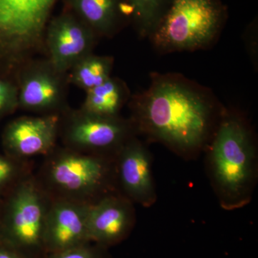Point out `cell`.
<instances>
[{"mask_svg":"<svg viewBox=\"0 0 258 258\" xmlns=\"http://www.w3.org/2000/svg\"><path fill=\"white\" fill-rule=\"evenodd\" d=\"M45 157L35 176L52 199L92 205L107 195L119 192L115 156L86 154L57 146Z\"/></svg>","mask_w":258,"mask_h":258,"instance_id":"3957f363","label":"cell"},{"mask_svg":"<svg viewBox=\"0 0 258 258\" xmlns=\"http://www.w3.org/2000/svg\"><path fill=\"white\" fill-rule=\"evenodd\" d=\"M0 258H31L18 250L0 242Z\"/></svg>","mask_w":258,"mask_h":258,"instance_id":"44dd1931","label":"cell"},{"mask_svg":"<svg viewBox=\"0 0 258 258\" xmlns=\"http://www.w3.org/2000/svg\"><path fill=\"white\" fill-rule=\"evenodd\" d=\"M52 198L32 174L0 200V242L31 258L45 254V224Z\"/></svg>","mask_w":258,"mask_h":258,"instance_id":"277c9868","label":"cell"},{"mask_svg":"<svg viewBox=\"0 0 258 258\" xmlns=\"http://www.w3.org/2000/svg\"><path fill=\"white\" fill-rule=\"evenodd\" d=\"M68 74L47 60H31L18 72L19 108L42 115H61L67 104Z\"/></svg>","mask_w":258,"mask_h":258,"instance_id":"ba28073f","label":"cell"},{"mask_svg":"<svg viewBox=\"0 0 258 258\" xmlns=\"http://www.w3.org/2000/svg\"><path fill=\"white\" fill-rule=\"evenodd\" d=\"M135 222L134 203L119 192L109 194L90 205L88 239L104 248L113 245L128 237Z\"/></svg>","mask_w":258,"mask_h":258,"instance_id":"7c38bea8","label":"cell"},{"mask_svg":"<svg viewBox=\"0 0 258 258\" xmlns=\"http://www.w3.org/2000/svg\"><path fill=\"white\" fill-rule=\"evenodd\" d=\"M90 205L52 199L44 235L47 255L90 242L87 230Z\"/></svg>","mask_w":258,"mask_h":258,"instance_id":"4fadbf2b","label":"cell"},{"mask_svg":"<svg viewBox=\"0 0 258 258\" xmlns=\"http://www.w3.org/2000/svg\"><path fill=\"white\" fill-rule=\"evenodd\" d=\"M60 115L23 116L12 120L3 131L4 153L21 160L46 156L57 147Z\"/></svg>","mask_w":258,"mask_h":258,"instance_id":"8fae6325","label":"cell"},{"mask_svg":"<svg viewBox=\"0 0 258 258\" xmlns=\"http://www.w3.org/2000/svg\"><path fill=\"white\" fill-rule=\"evenodd\" d=\"M139 35L149 37L168 6V0H128Z\"/></svg>","mask_w":258,"mask_h":258,"instance_id":"e0dca14e","label":"cell"},{"mask_svg":"<svg viewBox=\"0 0 258 258\" xmlns=\"http://www.w3.org/2000/svg\"><path fill=\"white\" fill-rule=\"evenodd\" d=\"M19 108L18 85L0 78V120Z\"/></svg>","mask_w":258,"mask_h":258,"instance_id":"d6986e66","label":"cell"},{"mask_svg":"<svg viewBox=\"0 0 258 258\" xmlns=\"http://www.w3.org/2000/svg\"><path fill=\"white\" fill-rule=\"evenodd\" d=\"M91 243L88 242L74 248L49 254L46 258H104L102 253L104 247Z\"/></svg>","mask_w":258,"mask_h":258,"instance_id":"ffe728a7","label":"cell"},{"mask_svg":"<svg viewBox=\"0 0 258 258\" xmlns=\"http://www.w3.org/2000/svg\"><path fill=\"white\" fill-rule=\"evenodd\" d=\"M32 173V166L28 160L15 159L0 153V200Z\"/></svg>","mask_w":258,"mask_h":258,"instance_id":"ac0fdd59","label":"cell"},{"mask_svg":"<svg viewBox=\"0 0 258 258\" xmlns=\"http://www.w3.org/2000/svg\"><path fill=\"white\" fill-rule=\"evenodd\" d=\"M209 171L222 208H243L250 203L257 174L253 134L243 118L225 113L209 147Z\"/></svg>","mask_w":258,"mask_h":258,"instance_id":"7a4b0ae2","label":"cell"},{"mask_svg":"<svg viewBox=\"0 0 258 258\" xmlns=\"http://www.w3.org/2000/svg\"><path fill=\"white\" fill-rule=\"evenodd\" d=\"M113 66V58L111 56L90 54L70 70L69 83L87 92L111 77Z\"/></svg>","mask_w":258,"mask_h":258,"instance_id":"2e32d148","label":"cell"},{"mask_svg":"<svg viewBox=\"0 0 258 258\" xmlns=\"http://www.w3.org/2000/svg\"><path fill=\"white\" fill-rule=\"evenodd\" d=\"M222 20L218 0H170L149 37L163 53L200 50L215 41Z\"/></svg>","mask_w":258,"mask_h":258,"instance_id":"5b68a950","label":"cell"},{"mask_svg":"<svg viewBox=\"0 0 258 258\" xmlns=\"http://www.w3.org/2000/svg\"><path fill=\"white\" fill-rule=\"evenodd\" d=\"M75 15L98 37H111L118 30V0H68Z\"/></svg>","mask_w":258,"mask_h":258,"instance_id":"5bb4252c","label":"cell"},{"mask_svg":"<svg viewBox=\"0 0 258 258\" xmlns=\"http://www.w3.org/2000/svg\"><path fill=\"white\" fill-rule=\"evenodd\" d=\"M136 133L193 157L212 135L215 105L208 92L182 76L153 75L149 87L131 101Z\"/></svg>","mask_w":258,"mask_h":258,"instance_id":"6da1fadb","label":"cell"},{"mask_svg":"<svg viewBox=\"0 0 258 258\" xmlns=\"http://www.w3.org/2000/svg\"><path fill=\"white\" fill-rule=\"evenodd\" d=\"M152 160L147 147L136 136L131 137L115 156L118 191L144 208L152 207L157 199Z\"/></svg>","mask_w":258,"mask_h":258,"instance_id":"30bf717a","label":"cell"},{"mask_svg":"<svg viewBox=\"0 0 258 258\" xmlns=\"http://www.w3.org/2000/svg\"><path fill=\"white\" fill-rule=\"evenodd\" d=\"M57 0H0V62L18 73L45 46Z\"/></svg>","mask_w":258,"mask_h":258,"instance_id":"8992f818","label":"cell"},{"mask_svg":"<svg viewBox=\"0 0 258 258\" xmlns=\"http://www.w3.org/2000/svg\"><path fill=\"white\" fill-rule=\"evenodd\" d=\"M98 35L74 13H64L47 25L45 46L48 60L62 74L93 53Z\"/></svg>","mask_w":258,"mask_h":258,"instance_id":"9c48e42d","label":"cell"},{"mask_svg":"<svg viewBox=\"0 0 258 258\" xmlns=\"http://www.w3.org/2000/svg\"><path fill=\"white\" fill-rule=\"evenodd\" d=\"M128 98L129 90L125 83L111 77L86 92L81 109L101 116L118 117Z\"/></svg>","mask_w":258,"mask_h":258,"instance_id":"9a60e30c","label":"cell"},{"mask_svg":"<svg viewBox=\"0 0 258 258\" xmlns=\"http://www.w3.org/2000/svg\"><path fill=\"white\" fill-rule=\"evenodd\" d=\"M136 134L131 120L120 116H101L81 108H69L60 115L59 137L63 147L79 152L114 157Z\"/></svg>","mask_w":258,"mask_h":258,"instance_id":"52a82bcc","label":"cell"}]
</instances>
